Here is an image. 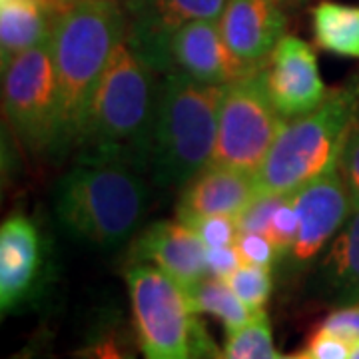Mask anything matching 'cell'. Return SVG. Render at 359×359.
I'll return each mask as SVG.
<instances>
[{"label":"cell","mask_w":359,"mask_h":359,"mask_svg":"<svg viewBox=\"0 0 359 359\" xmlns=\"http://www.w3.org/2000/svg\"><path fill=\"white\" fill-rule=\"evenodd\" d=\"M285 198L287 196H282V194H259L256 200L236 218L240 233L242 231H257V233L268 236L271 218Z\"/></svg>","instance_id":"25"},{"label":"cell","mask_w":359,"mask_h":359,"mask_svg":"<svg viewBox=\"0 0 359 359\" xmlns=\"http://www.w3.org/2000/svg\"><path fill=\"white\" fill-rule=\"evenodd\" d=\"M228 0H126V40L154 70L172 72L174 32L196 20H219Z\"/></svg>","instance_id":"9"},{"label":"cell","mask_w":359,"mask_h":359,"mask_svg":"<svg viewBox=\"0 0 359 359\" xmlns=\"http://www.w3.org/2000/svg\"><path fill=\"white\" fill-rule=\"evenodd\" d=\"M349 359H359V344H355V346H353V349H351V355H349Z\"/></svg>","instance_id":"33"},{"label":"cell","mask_w":359,"mask_h":359,"mask_svg":"<svg viewBox=\"0 0 359 359\" xmlns=\"http://www.w3.org/2000/svg\"><path fill=\"white\" fill-rule=\"evenodd\" d=\"M126 34L128 14L116 0H78L54 18L50 50L58 84L60 148L78 144L96 86Z\"/></svg>","instance_id":"1"},{"label":"cell","mask_w":359,"mask_h":359,"mask_svg":"<svg viewBox=\"0 0 359 359\" xmlns=\"http://www.w3.org/2000/svg\"><path fill=\"white\" fill-rule=\"evenodd\" d=\"M184 224H188L208 248L236 244L240 236L238 219L231 216H205V218L188 219Z\"/></svg>","instance_id":"24"},{"label":"cell","mask_w":359,"mask_h":359,"mask_svg":"<svg viewBox=\"0 0 359 359\" xmlns=\"http://www.w3.org/2000/svg\"><path fill=\"white\" fill-rule=\"evenodd\" d=\"M271 323L266 311H259L242 330L228 335L224 359H273Z\"/></svg>","instance_id":"21"},{"label":"cell","mask_w":359,"mask_h":359,"mask_svg":"<svg viewBox=\"0 0 359 359\" xmlns=\"http://www.w3.org/2000/svg\"><path fill=\"white\" fill-rule=\"evenodd\" d=\"M2 106L11 128L28 150L60 148V106L50 40L2 66Z\"/></svg>","instance_id":"8"},{"label":"cell","mask_w":359,"mask_h":359,"mask_svg":"<svg viewBox=\"0 0 359 359\" xmlns=\"http://www.w3.org/2000/svg\"><path fill=\"white\" fill-rule=\"evenodd\" d=\"M208 259V271L210 276L219 278V280H228L236 269L244 266L242 254L238 250V245H218V248H208L205 252Z\"/></svg>","instance_id":"30"},{"label":"cell","mask_w":359,"mask_h":359,"mask_svg":"<svg viewBox=\"0 0 359 359\" xmlns=\"http://www.w3.org/2000/svg\"><path fill=\"white\" fill-rule=\"evenodd\" d=\"M259 196L256 174L222 166H205L182 190L176 218L188 222L205 216L238 218Z\"/></svg>","instance_id":"15"},{"label":"cell","mask_w":359,"mask_h":359,"mask_svg":"<svg viewBox=\"0 0 359 359\" xmlns=\"http://www.w3.org/2000/svg\"><path fill=\"white\" fill-rule=\"evenodd\" d=\"M40 2H42V4H44V6H46V0H40ZM46 8H48V6H46ZM48 13H50V11H48Z\"/></svg>","instance_id":"34"},{"label":"cell","mask_w":359,"mask_h":359,"mask_svg":"<svg viewBox=\"0 0 359 359\" xmlns=\"http://www.w3.org/2000/svg\"><path fill=\"white\" fill-rule=\"evenodd\" d=\"M236 245L242 254L244 264H252L257 268L271 269L273 264L280 259V252L276 244L269 240L266 233H257V231H242L236 240Z\"/></svg>","instance_id":"26"},{"label":"cell","mask_w":359,"mask_h":359,"mask_svg":"<svg viewBox=\"0 0 359 359\" xmlns=\"http://www.w3.org/2000/svg\"><path fill=\"white\" fill-rule=\"evenodd\" d=\"M44 268L42 238L34 222L14 214L0 228V309L2 316L26 304L39 292Z\"/></svg>","instance_id":"14"},{"label":"cell","mask_w":359,"mask_h":359,"mask_svg":"<svg viewBox=\"0 0 359 359\" xmlns=\"http://www.w3.org/2000/svg\"><path fill=\"white\" fill-rule=\"evenodd\" d=\"M219 30L236 60L248 72L259 70L287 30L280 0H228Z\"/></svg>","instance_id":"13"},{"label":"cell","mask_w":359,"mask_h":359,"mask_svg":"<svg viewBox=\"0 0 359 359\" xmlns=\"http://www.w3.org/2000/svg\"><path fill=\"white\" fill-rule=\"evenodd\" d=\"M318 330L325 332V334L337 335L351 346L359 344V304L344 306V308L332 311L325 320L321 321Z\"/></svg>","instance_id":"28"},{"label":"cell","mask_w":359,"mask_h":359,"mask_svg":"<svg viewBox=\"0 0 359 359\" xmlns=\"http://www.w3.org/2000/svg\"><path fill=\"white\" fill-rule=\"evenodd\" d=\"M174 70L205 84H228L245 74L219 30V20H196L178 28L170 42Z\"/></svg>","instance_id":"16"},{"label":"cell","mask_w":359,"mask_h":359,"mask_svg":"<svg viewBox=\"0 0 359 359\" xmlns=\"http://www.w3.org/2000/svg\"><path fill=\"white\" fill-rule=\"evenodd\" d=\"M339 172L346 182L351 205L359 204V124L349 134L344 152L339 156Z\"/></svg>","instance_id":"29"},{"label":"cell","mask_w":359,"mask_h":359,"mask_svg":"<svg viewBox=\"0 0 359 359\" xmlns=\"http://www.w3.org/2000/svg\"><path fill=\"white\" fill-rule=\"evenodd\" d=\"M134 164L82 154L54 188V216L80 242L112 250L140 226L148 186Z\"/></svg>","instance_id":"3"},{"label":"cell","mask_w":359,"mask_h":359,"mask_svg":"<svg viewBox=\"0 0 359 359\" xmlns=\"http://www.w3.org/2000/svg\"><path fill=\"white\" fill-rule=\"evenodd\" d=\"M359 124V74L332 88L311 112L287 122L256 174L259 194L297 192L339 162Z\"/></svg>","instance_id":"5"},{"label":"cell","mask_w":359,"mask_h":359,"mask_svg":"<svg viewBox=\"0 0 359 359\" xmlns=\"http://www.w3.org/2000/svg\"><path fill=\"white\" fill-rule=\"evenodd\" d=\"M313 292L337 308L359 304V204L330 242L313 273Z\"/></svg>","instance_id":"17"},{"label":"cell","mask_w":359,"mask_h":359,"mask_svg":"<svg viewBox=\"0 0 359 359\" xmlns=\"http://www.w3.org/2000/svg\"><path fill=\"white\" fill-rule=\"evenodd\" d=\"M280 2H285V0H280Z\"/></svg>","instance_id":"36"},{"label":"cell","mask_w":359,"mask_h":359,"mask_svg":"<svg viewBox=\"0 0 359 359\" xmlns=\"http://www.w3.org/2000/svg\"><path fill=\"white\" fill-rule=\"evenodd\" d=\"M297 228H299V218H297V212H295L294 202H292V194H290L280 204V208L276 210L268 230L269 240L276 244L278 252H280V259H285L290 256V252L294 248L295 236H297Z\"/></svg>","instance_id":"23"},{"label":"cell","mask_w":359,"mask_h":359,"mask_svg":"<svg viewBox=\"0 0 359 359\" xmlns=\"http://www.w3.org/2000/svg\"><path fill=\"white\" fill-rule=\"evenodd\" d=\"M80 359H134L128 344L116 330H100L80 349Z\"/></svg>","instance_id":"27"},{"label":"cell","mask_w":359,"mask_h":359,"mask_svg":"<svg viewBox=\"0 0 359 359\" xmlns=\"http://www.w3.org/2000/svg\"><path fill=\"white\" fill-rule=\"evenodd\" d=\"M188 297L196 313H210L218 318L228 335L242 330L256 316L233 294V290L226 280H219L214 276H208L205 280L198 283L188 294Z\"/></svg>","instance_id":"20"},{"label":"cell","mask_w":359,"mask_h":359,"mask_svg":"<svg viewBox=\"0 0 359 359\" xmlns=\"http://www.w3.org/2000/svg\"><path fill=\"white\" fill-rule=\"evenodd\" d=\"M54 16L40 0H0V62L48 42Z\"/></svg>","instance_id":"18"},{"label":"cell","mask_w":359,"mask_h":359,"mask_svg":"<svg viewBox=\"0 0 359 359\" xmlns=\"http://www.w3.org/2000/svg\"><path fill=\"white\" fill-rule=\"evenodd\" d=\"M262 76L269 100L285 120L311 112L330 92L320 76L313 48L306 40L290 34L280 40L262 66Z\"/></svg>","instance_id":"11"},{"label":"cell","mask_w":359,"mask_h":359,"mask_svg":"<svg viewBox=\"0 0 359 359\" xmlns=\"http://www.w3.org/2000/svg\"><path fill=\"white\" fill-rule=\"evenodd\" d=\"M160 86L154 68L124 40L92 96L78 146L82 154L114 158L146 170L150 164Z\"/></svg>","instance_id":"2"},{"label":"cell","mask_w":359,"mask_h":359,"mask_svg":"<svg viewBox=\"0 0 359 359\" xmlns=\"http://www.w3.org/2000/svg\"><path fill=\"white\" fill-rule=\"evenodd\" d=\"M74 2H78V0H46V6H48V11H50V14L56 18L58 14H62L65 11H68Z\"/></svg>","instance_id":"32"},{"label":"cell","mask_w":359,"mask_h":359,"mask_svg":"<svg viewBox=\"0 0 359 359\" xmlns=\"http://www.w3.org/2000/svg\"><path fill=\"white\" fill-rule=\"evenodd\" d=\"M126 283L144 359H205L214 351L188 294L164 271L132 264Z\"/></svg>","instance_id":"6"},{"label":"cell","mask_w":359,"mask_h":359,"mask_svg":"<svg viewBox=\"0 0 359 359\" xmlns=\"http://www.w3.org/2000/svg\"><path fill=\"white\" fill-rule=\"evenodd\" d=\"M205 252L208 245L188 224L162 219L142 231L132 248V264H152L190 294L210 276Z\"/></svg>","instance_id":"12"},{"label":"cell","mask_w":359,"mask_h":359,"mask_svg":"<svg viewBox=\"0 0 359 359\" xmlns=\"http://www.w3.org/2000/svg\"><path fill=\"white\" fill-rule=\"evenodd\" d=\"M269 271L271 269L244 264L242 268L236 269L226 280L228 285L233 290V294L238 295L254 313L266 311V304H268L271 287H273Z\"/></svg>","instance_id":"22"},{"label":"cell","mask_w":359,"mask_h":359,"mask_svg":"<svg viewBox=\"0 0 359 359\" xmlns=\"http://www.w3.org/2000/svg\"><path fill=\"white\" fill-rule=\"evenodd\" d=\"M116 2H126V0H116Z\"/></svg>","instance_id":"35"},{"label":"cell","mask_w":359,"mask_h":359,"mask_svg":"<svg viewBox=\"0 0 359 359\" xmlns=\"http://www.w3.org/2000/svg\"><path fill=\"white\" fill-rule=\"evenodd\" d=\"M226 84L172 70L160 86L148 170L158 186H186L214 154Z\"/></svg>","instance_id":"4"},{"label":"cell","mask_w":359,"mask_h":359,"mask_svg":"<svg viewBox=\"0 0 359 359\" xmlns=\"http://www.w3.org/2000/svg\"><path fill=\"white\" fill-rule=\"evenodd\" d=\"M311 25L321 50L359 60V6L323 0L311 11Z\"/></svg>","instance_id":"19"},{"label":"cell","mask_w":359,"mask_h":359,"mask_svg":"<svg viewBox=\"0 0 359 359\" xmlns=\"http://www.w3.org/2000/svg\"><path fill=\"white\" fill-rule=\"evenodd\" d=\"M287 120L271 104L262 68L226 84L216 148L208 166L257 174Z\"/></svg>","instance_id":"7"},{"label":"cell","mask_w":359,"mask_h":359,"mask_svg":"<svg viewBox=\"0 0 359 359\" xmlns=\"http://www.w3.org/2000/svg\"><path fill=\"white\" fill-rule=\"evenodd\" d=\"M299 228L290 262L294 268H304L334 240L351 212V198L339 172V162L292 194Z\"/></svg>","instance_id":"10"},{"label":"cell","mask_w":359,"mask_h":359,"mask_svg":"<svg viewBox=\"0 0 359 359\" xmlns=\"http://www.w3.org/2000/svg\"><path fill=\"white\" fill-rule=\"evenodd\" d=\"M351 349H353V346L347 344L346 339L318 330L311 335L306 351L311 359H349Z\"/></svg>","instance_id":"31"}]
</instances>
